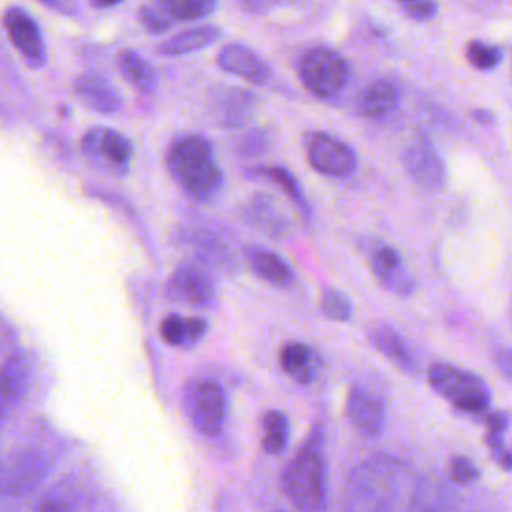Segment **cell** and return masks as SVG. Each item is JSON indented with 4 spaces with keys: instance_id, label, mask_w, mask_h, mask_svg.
<instances>
[{
    "instance_id": "cell-1",
    "label": "cell",
    "mask_w": 512,
    "mask_h": 512,
    "mask_svg": "<svg viewBox=\"0 0 512 512\" xmlns=\"http://www.w3.org/2000/svg\"><path fill=\"white\" fill-rule=\"evenodd\" d=\"M166 166L176 184L196 202H214L224 188V174L204 136L186 134L172 142Z\"/></svg>"
},
{
    "instance_id": "cell-2",
    "label": "cell",
    "mask_w": 512,
    "mask_h": 512,
    "mask_svg": "<svg viewBox=\"0 0 512 512\" xmlns=\"http://www.w3.org/2000/svg\"><path fill=\"white\" fill-rule=\"evenodd\" d=\"M280 488L298 512H326L328 476L324 434L314 428L280 476Z\"/></svg>"
},
{
    "instance_id": "cell-3",
    "label": "cell",
    "mask_w": 512,
    "mask_h": 512,
    "mask_svg": "<svg viewBox=\"0 0 512 512\" xmlns=\"http://www.w3.org/2000/svg\"><path fill=\"white\" fill-rule=\"evenodd\" d=\"M404 466L390 458L366 460L350 482L354 512H388L404 486Z\"/></svg>"
},
{
    "instance_id": "cell-4",
    "label": "cell",
    "mask_w": 512,
    "mask_h": 512,
    "mask_svg": "<svg viewBox=\"0 0 512 512\" xmlns=\"http://www.w3.org/2000/svg\"><path fill=\"white\" fill-rule=\"evenodd\" d=\"M428 384L436 394L466 414H482L490 404V390L486 382L452 364H432L428 368Z\"/></svg>"
},
{
    "instance_id": "cell-5",
    "label": "cell",
    "mask_w": 512,
    "mask_h": 512,
    "mask_svg": "<svg viewBox=\"0 0 512 512\" xmlns=\"http://www.w3.org/2000/svg\"><path fill=\"white\" fill-rule=\"evenodd\" d=\"M302 84L318 98L338 96L350 78L348 62L332 48L316 46L308 50L298 66Z\"/></svg>"
},
{
    "instance_id": "cell-6",
    "label": "cell",
    "mask_w": 512,
    "mask_h": 512,
    "mask_svg": "<svg viewBox=\"0 0 512 512\" xmlns=\"http://www.w3.org/2000/svg\"><path fill=\"white\" fill-rule=\"evenodd\" d=\"M182 406L190 424L204 436H216L226 420V394L220 384L194 378L184 384Z\"/></svg>"
},
{
    "instance_id": "cell-7",
    "label": "cell",
    "mask_w": 512,
    "mask_h": 512,
    "mask_svg": "<svg viewBox=\"0 0 512 512\" xmlns=\"http://www.w3.org/2000/svg\"><path fill=\"white\" fill-rule=\"evenodd\" d=\"M166 296L182 306L210 308L216 302V280L206 264L184 262L170 274Z\"/></svg>"
},
{
    "instance_id": "cell-8",
    "label": "cell",
    "mask_w": 512,
    "mask_h": 512,
    "mask_svg": "<svg viewBox=\"0 0 512 512\" xmlns=\"http://www.w3.org/2000/svg\"><path fill=\"white\" fill-rule=\"evenodd\" d=\"M306 146H308V162L320 174H326L332 178H346L356 172V166H358L356 152L344 140L326 132H318L308 138Z\"/></svg>"
},
{
    "instance_id": "cell-9",
    "label": "cell",
    "mask_w": 512,
    "mask_h": 512,
    "mask_svg": "<svg viewBox=\"0 0 512 512\" xmlns=\"http://www.w3.org/2000/svg\"><path fill=\"white\" fill-rule=\"evenodd\" d=\"M34 380V356L18 350L0 364V418L14 412L28 396Z\"/></svg>"
},
{
    "instance_id": "cell-10",
    "label": "cell",
    "mask_w": 512,
    "mask_h": 512,
    "mask_svg": "<svg viewBox=\"0 0 512 512\" xmlns=\"http://www.w3.org/2000/svg\"><path fill=\"white\" fill-rule=\"evenodd\" d=\"M84 152L102 168L124 174L132 160V142L118 130L96 126L90 128L82 140Z\"/></svg>"
},
{
    "instance_id": "cell-11",
    "label": "cell",
    "mask_w": 512,
    "mask_h": 512,
    "mask_svg": "<svg viewBox=\"0 0 512 512\" xmlns=\"http://www.w3.org/2000/svg\"><path fill=\"white\" fill-rule=\"evenodd\" d=\"M404 168L410 180L424 192H438L446 182V164L428 138L414 140L404 152Z\"/></svg>"
},
{
    "instance_id": "cell-12",
    "label": "cell",
    "mask_w": 512,
    "mask_h": 512,
    "mask_svg": "<svg viewBox=\"0 0 512 512\" xmlns=\"http://www.w3.org/2000/svg\"><path fill=\"white\" fill-rule=\"evenodd\" d=\"M344 412L350 426L364 438H374L384 428V420H386L384 402L374 392L362 386H352L348 390Z\"/></svg>"
},
{
    "instance_id": "cell-13",
    "label": "cell",
    "mask_w": 512,
    "mask_h": 512,
    "mask_svg": "<svg viewBox=\"0 0 512 512\" xmlns=\"http://www.w3.org/2000/svg\"><path fill=\"white\" fill-rule=\"evenodd\" d=\"M210 110L220 126L242 128L256 116L258 96L244 88L226 86L212 96Z\"/></svg>"
},
{
    "instance_id": "cell-14",
    "label": "cell",
    "mask_w": 512,
    "mask_h": 512,
    "mask_svg": "<svg viewBox=\"0 0 512 512\" xmlns=\"http://www.w3.org/2000/svg\"><path fill=\"white\" fill-rule=\"evenodd\" d=\"M372 272L380 284L396 296H410L416 290V282L410 270L404 266L400 254L390 246H378L370 254Z\"/></svg>"
},
{
    "instance_id": "cell-15",
    "label": "cell",
    "mask_w": 512,
    "mask_h": 512,
    "mask_svg": "<svg viewBox=\"0 0 512 512\" xmlns=\"http://www.w3.org/2000/svg\"><path fill=\"white\" fill-rule=\"evenodd\" d=\"M218 66L250 84H266L270 80V66L266 60L244 44H228L216 56Z\"/></svg>"
},
{
    "instance_id": "cell-16",
    "label": "cell",
    "mask_w": 512,
    "mask_h": 512,
    "mask_svg": "<svg viewBox=\"0 0 512 512\" xmlns=\"http://www.w3.org/2000/svg\"><path fill=\"white\" fill-rule=\"evenodd\" d=\"M46 462L36 452H20L10 458L0 470V492L16 496L30 490L44 474Z\"/></svg>"
},
{
    "instance_id": "cell-17",
    "label": "cell",
    "mask_w": 512,
    "mask_h": 512,
    "mask_svg": "<svg viewBox=\"0 0 512 512\" xmlns=\"http://www.w3.org/2000/svg\"><path fill=\"white\" fill-rule=\"evenodd\" d=\"M4 26H6V32H8L10 40H12V44L28 60H32L36 64L44 62L46 50H44L42 34L38 30L36 22L26 12H22L20 8H10L4 14Z\"/></svg>"
},
{
    "instance_id": "cell-18",
    "label": "cell",
    "mask_w": 512,
    "mask_h": 512,
    "mask_svg": "<svg viewBox=\"0 0 512 512\" xmlns=\"http://www.w3.org/2000/svg\"><path fill=\"white\" fill-rule=\"evenodd\" d=\"M74 94L78 100L98 114H114L122 106V96L104 76L82 74L74 80Z\"/></svg>"
},
{
    "instance_id": "cell-19",
    "label": "cell",
    "mask_w": 512,
    "mask_h": 512,
    "mask_svg": "<svg viewBox=\"0 0 512 512\" xmlns=\"http://www.w3.org/2000/svg\"><path fill=\"white\" fill-rule=\"evenodd\" d=\"M242 214L250 226L260 228L274 238H282L290 228L286 214L280 210V206L268 194H252L248 198Z\"/></svg>"
},
{
    "instance_id": "cell-20",
    "label": "cell",
    "mask_w": 512,
    "mask_h": 512,
    "mask_svg": "<svg viewBox=\"0 0 512 512\" xmlns=\"http://www.w3.org/2000/svg\"><path fill=\"white\" fill-rule=\"evenodd\" d=\"M370 340L374 344V348L386 356L398 370L414 374L416 372V358L410 350V346L406 344V340L388 324H376L370 330Z\"/></svg>"
},
{
    "instance_id": "cell-21",
    "label": "cell",
    "mask_w": 512,
    "mask_h": 512,
    "mask_svg": "<svg viewBox=\"0 0 512 512\" xmlns=\"http://www.w3.org/2000/svg\"><path fill=\"white\" fill-rule=\"evenodd\" d=\"M246 258H248L252 272L256 276H260L264 282L278 286V288H288L294 284L292 266L276 252L260 248V246H250L246 250Z\"/></svg>"
},
{
    "instance_id": "cell-22",
    "label": "cell",
    "mask_w": 512,
    "mask_h": 512,
    "mask_svg": "<svg viewBox=\"0 0 512 512\" xmlns=\"http://www.w3.org/2000/svg\"><path fill=\"white\" fill-rule=\"evenodd\" d=\"M282 370L298 384H310L318 376L320 358L304 342H288L280 352Z\"/></svg>"
},
{
    "instance_id": "cell-23",
    "label": "cell",
    "mask_w": 512,
    "mask_h": 512,
    "mask_svg": "<svg viewBox=\"0 0 512 512\" xmlns=\"http://www.w3.org/2000/svg\"><path fill=\"white\" fill-rule=\"evenodd\" d=\"M208 330V322L198 316L168 314L160 324V336L166 344L176 348L196 346Z\"/></svg>"
},
{
    "instance_id": "cell-24",
    "label": "cell",
    "mask_w": 512,
    "mask_h": 512,
    "mask_svg": "<svg viewBox=\"0 0 512 512\" xmlns=\"http://www.w3.org/2000/svg\"><path fill=\"white\" fill-rule=\"evenodd\" d=\"M398 98H400L398 86L390 80L380 78V80L370 82L362 90L360 100H358V110L366 118H382L396 108Z\"/></svg>"
},
{
    "instance_id": "cell-25",
    "label": "cell",
    "mask_w": 512,
    "mask_h": 512,
    "mask_svg": "<svg viewBox=\"0 0 512 512\" xmlns=\"http://www.w3.org/2000/svg\"><path fill=\"white\" fill-rule=\"evenodd\" d=\"M220 28L212 26V24H204L192 30H184L176 36H172L170 40L162 42L158 46V54L162 56H184V54H192L198 50H204L208 46H212L216 40H220Z\"/></svg>"
},
{
    "instance_id": "cell-26",
    "label": "cell",
    "mask_w": 512,
    "mask_h": 512,
    "mask_svg": "<svg viewBox=\"0 0 512 512\" xmlns=\"http://www.w3.org/2000/svg\"><path fill=\"white\" fill-rule=\"evenodd\" d=\"M118 68H120V74L124 76V80L128 84H132L136 90H140L144 94L156 92V88H158L156 68L146 58H142L138 52L122 50L118 54Z\"/></svg>"
},
{
    "instance_id": "cell-27",
    "label": "cell",
    "mask_w": 512,
    "mask_h": 512,
    "mask_svg": "<svg viewBox=\"0 0 512 512\" xmlns=\"http://www.w3.org/2000/svg\"><path fill=\"white\" fill-rule=\"evenodd\" d=\"M170 24L174 22H194L210 16L218 0H152L150 2Z\"/></svg>"
},
{
    "instance_id": "cell-28",
    "label": "cell",
    "mask_w": 512,
    "mask_h": 512,
    "mask_svg": "<svg viewBox=\"0 0 512 512\" xmlns=\"http://www.w3.org/2000/svg\"><path fill=\"white\" fill-rule=\"evenodd\" d=\"M248 176L252 178H264L270 180L274 184H278L282 188V192L288 196V200H292V204L298 208L300 214H304V218L310 216V208L308 202L304 198V192L300 190L294 174L284 168V166H270V164H262V166H254L248 170Z\"/></svg>"
},
{
    "instance_id": "cell-29",
    "label": "cell",
    "mask_w": 512,
    "mask_h": 512,
    "mask_svg": "<svg viewBox=\"0 0 512 512\" xmlns=\"http://www.w3.org/2000/svg\"><path fill=\"white\" fill-rule=\"evenodd\" d=\"M186 242L190 246H194V250L198 252L202 264L210 266H228L232 262V254L228 250V246L214 234L204 232V230H190L186 232Z\"/></svg>"
},
{
    "instance_id": "cell-30",
    "label": "cell",
    "mask_w": 512,
    "mask_h": 512,
    "mask_svg": "<svg viewBox=\"0 0 512 512\" xmlns=\"http://www.w3.org/2000/svg\"><path fill=\"white\" fill-rule=\"evenodd\" d=\"M288 442V416L282 410H268L262 416V450L280 454Z\"/></svg>"
},
{
    "instance_id": "cell-31",
    "label": "cell",
    "mask_w": 512,
    "mask_h": 512,
    "mask_svg": "<svg viewBox=\"0 0 512 512\" xmlns=\"http://www.w3.org/2000/svg\"><path fill=\"white\" fill-rule=\"evenodd\" d=\"M508 428V416L506 412H494L486 418V440H488V448H490V454L492 458L504 468V470H510V450L506 448L504 444V432Z\"/></svg>"
},
{
    "instance_id": "cell-32",
    "label": "cell",
    "mask_w": 512,
    "mask_h": 512,
    "mask_svg": "<svg viewBox=\"0 0 512 512\" xmlns=\"http://www.w3.org/2000/svg\"><path fill=\"white\" fill-rule=\"evenodd\" d=\"M322 312L336 322H346L352 316V302L346 298L344 292L336 288H326L320 298Z\"/></svg>"
},
{
    "instance_id": "cell-33",
    "label": "cell",
    "mask_w": 512,
    "mask_h": 512,
    "mask_svg": "<svg viewBox=\"0 0 512 512\" xmlns=\"http://www.w3.org/2000/svg\"><path fill=\"white\" fill-rule=\"evenodd\" d=\"M466 56L470 60V64L474 68H480V70H492L500 64L502 60V48L498 46H492V44H484L480 40H474L468 44V50H466Z\"/></svg>"
},
{
    "instance_id": "cell-34",
    "label": "cell",
    "mask_w": 512,
    "mask_h": 512,
    "mask_svg": "<svg viewBox=\"0 0 512 512\" xmlns=\"http://www.w3.org/2000/svg\"><path fill=\"white\" fill-rule=\"evenodd\" d=\"M270 146V136L268 130L264 128H252L242 138L236 142V152L244 158H256L262 156Z\"/></svg>"
},
{
    "instance_id": "cell-35",
    "label": "cell",
    "mask_w": 512,
    "mask_h": 512,
    "mask_svg": "<svg viewBox=\"0 0 512 512\" xmlns=\"http://www.w3.org/2000/svg\"><path fill=\"white\" fill-rule=\"evenodd\" d=\"M480 476L478 466L466 456H454L450 462V478L458 484H472Z\"/></svg>"
},
{
    "instance_id": "cell-36",
    "label": "cell",
    "mask_w": 512,
    "mask_h": 512,
    "mask_svg": "<svg viewBox=\"0 0 512 512\" xmlns=\"http://www.w3.org/2000/svg\"><path fill=\"white\" fill-rule=\"evenodd\" d=\"M138 16H140V20H142V24L148 28V32H152V34H160V32H166L172 24L152 6V4H144V6H140V10H138Z\"/></svg>"
},
{
    "instance_id": "cell-37",
    "label": "cell",
    "mask_w": 512,
    "mask_h": 512,
    "mask_svg": "<svg viewBox=\"0 0 512 512\" xmlns=\"http://www.w3.org/2000/svg\"><path fill=\"white\" fill-rule=\"evenodd\" d=\"M404 12L408 18L416 22H426L436 16V2L434 0H412L404 4Z\"/></svg>"
},
{
    "instance_id": "cell-38",
    "label": "cell",
    "mask_w": 512,
    "mask_h": 512,
    "mask_svg": "<svg viewBox=\"0 0 512 512\" xmlns=\"http://www.w3.org/2000/svg\"><path fill=\"white\" fill-rule=\"evenodd\" d=\"M284 0H240L242 8L246 12H252V14H264V12H270L274 10L276 6H280Z\"/></svg>"
},
{
    "instance_id": "cell-39",
    "label": "cell",
    "mask_w": 512,
    "mask_h": 512,
    "mask_svg": "<svg viewBox=\"0 0 512 512\" xmlns=\"http://www.w3.org/2000/svg\"><path fill=\"white\" fill-rule=\"evenodd\" d=\"M52 10H58L62 14H76L78 12V2L76 0H40Z\"/></svg>"
},
{
    "instance_id": "cell-40",
    "label": "cell",
    "mask_w": 512,
    "mask_h": 512,
    "mask_svg": "<svg viewBox=\"0 0 512 512\" xmlns=\"http://www.w3.org/2000/svg\"><path fill=\"white\" fill-rule=\"evenodd\" d=\"M36 512H70L68 504L58 498H46L36 506Z\"/></svg>"
},
{
    "instance_id": "cell-41",
    "label": "cell",
    "mask_w": 512,
    "mask_h": 512,
    "mask_svg": "<svg viewBox=\"0 0 512 512\" xmlns=\"http://www.w3.org/2000/svg\"><path fill=\"white\" fill-rule=\"evenodd\" d=\"M120 2L124 0H90V4L96 8H112V6H118Z\"/></svg>"
},
{
    "instance_id": "cell-42",
    "label": "cell",
    "mask_w": 512,
    "mask_h": 512,
    "mask_svg": "<svg viewBox=\"0 0 512 512\" xmlns=\"http://www.w3.org/2000/svg\"><path fill=\"white\" fill-rule=\"evenodd\" d=\"M474 118L478 122H486V124H490L494 120V116L490 112H486V110H474Z\"/></svg>"
},
{
    "instance_id": "cell-43",
    "label": "cell",
    "mask_w": 512,
    "mask_h": 512,
    "mask_svg": "<svg viewBox=\"0 0 512 512\" xmlns=\"http://www.w3.org/2000/svg\"><path fill=\"white\" fill-rule=\"evenodd\" d=\"M400 2H404V4H408V2H412V0H400Z\"/></svg>"
},
{
    "instance_id": "cell-44",
    "label": "cell",
    "mask_w": 512,
    "mask_h": 512,
    "mask_svg": "<svg viewBox=\"0 0 512 512\" xmlns=\"http://www.w3.org/2000/svg\"><path fill=\"white\" fill-rule=\"evenodd\" d=\"M276 512H282V510H276Z\"/></svg>"
}]
</instances>
